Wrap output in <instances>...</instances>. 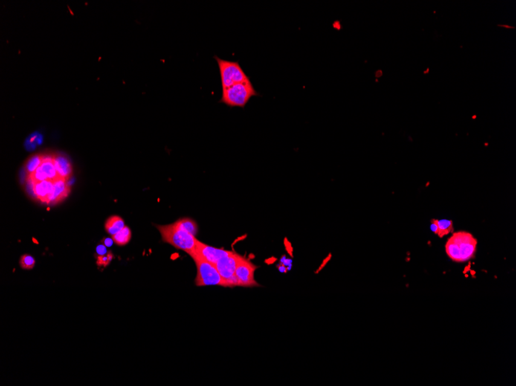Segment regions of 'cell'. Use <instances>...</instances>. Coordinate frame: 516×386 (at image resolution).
<instances>
[{"label":"cell","instance_id":"1","mask_svg":"<svg viewBox=\"0 0 516 386\" xmlns=\"http://www.w3.org/2000/svg\"><path fill=\"white\" fill-rule=\"evenodd\" d=\"M477 245V239L472 234L467 231H459L449 238L445 251L450 260L462 263L474 259Z\"/></svg>","mask_w":516,"mask_h":386},{"label":"cell","instance_id":"2","mask_svg":"<svg viewBox=\"0 0 516 386\" xmlns=\"http://www.w3.org/2000/svg\"><path fill=\"white\" fill-rule=\"evenodd\" d=\"M156 227L160 230L163 242L169 244L177 249L185 251L189 256L194 254L197 242L195 236L178 228L174 224L156 225Z\"/></svg>","mask_w":516,"mask_h":386},{"label":"cell","instance_id":"3","mask_svg":"<svg viewBox=\"0 0 516 386\" xmlns=\"http://www.w3.org/2000/svg\"><path fill=\"white\" fill-rule=\"evenodd\" d=\"M257 96H259V94L256 92L250 80L223 89L222 97L220 102L230 108H244L252 97Z\"/></svg>","mask_w":516,"mask_h":386},{"label":"cell","instance_id":"4","mask_svg":"<svg viewBox=\"0 0 516 386\" xmlns=\"http://www.w3.org/2000/svg\"><path fill=\"white\" fill-rule=\"evenodd\" d=\"M219 67L222 89L230 88L237 83L250 81L249 76L246 74L239 62L226 60L217 56H214Z\"/></svg>","mask_w":516,"mask_h":386},{"label":"cell","instance_id":"5","mask_svg":"<svg viewBox=\"0 0 516 386\" xmlns=\"http://www.w3.org/2000/svg\"><path fill=\"white\" fill-rule=\"evenodd\" d=\"M196 263L197 268V274L196 277V286H210V285H218V286L227 287V283L220 274L216 266L213 264L206 262L200 258H192Z\"/></svg>","mask_w":516,"mask_h":386},{"label":"cell","instance_id":"6","mask_svg":"<svg viewBox=\"0 0 516 386\" xmlns=\"http://www.w3.org/2000/svg\"><path fill=\"white\" fill-rule=\"evenodd\" d=\"M242 258L243 256L241 254H236L234 251H231L230 254L220 259L215 265L220 274L222 276L223 278L227 283V287L233 288V287L238 286L237 279H236L235 272H236L238 263Z\"/></svg>","mask_w":516,"mask_h":386},{"label":"cell","instance_id":"7","mask_svg":"<svg viewBox=\"0 0 516 386\" xmlns=\"http://www.w3.org/2000/svg\"><path fill=\"white\" fill-rule=\"evenodd\" d=\"M257 266L253 265L250 261L243 256L236 267V274L238 286L255 287L259 286L254 279V272Z\"/></svg>","mask_w":516,"mask_h":386},{"label":"cell","instance_id":"8","mask_svg":"<svg viewBox=\"0 0 516 386\" xmlns=\"http://www.w3.org/2000/svg\"><path fill=\"white\" fill-rule=\"evenodd\" d=\"M231 251L214 248V247L206 245V244L197 240L194 254H192L191 258L196 256V257L204 259L206 262L215 265L220 259L230 254Z\"/></svg>","mask_w":516,"mask_h":386},{"label":"cell","instance_id":"9","mask_svg":"<svg viewBox=\"0 0 516 386\" xmlns=\"http://www.w3.org/2000/svg\"><path fill=\"white\" fill-rule=\"evenodd\" d=\"M27 188L30 196L34 198L41 203L47 204L49 198L51 195L53 187V181H47L34 183L30 178H27Z\"/></svg>","mask_w":516,"mask_h":386},{"label":"cell","instance_id":"10","mask_svg":"<svg viewBox=\"0 0 516 386\" xmlns=\"http://www.w3.org/2000/svg\"><path fill=\"white\" fill-rule=\"evenodd\" d=\"M71 188L68 184V181L64 178H59L53 181V190L49 198L47 204L49 205H55L59 204L63 200L65 199L69 195Z\"/></svg>","mask_w":516,"mask_h":386},{"label":"cell","instance_id":"11","mask_svg":"<svg viewBox=\"0 0 516 386\" xmlns=\"http://www.w3.org/2000/svg\"><path fill=\"white\" fill-rule=\"evenodd\" d=\"M53 161L59 178L68 181L72 175V166L69 159L63 154H53Z\"/></svg>","mask_w":516,"mask_h":386},{"label":"cell","instance_id":"12","mask_svg":"<svg viewBox=\"0 0 516 386\" xmlns=\"http://www.w3.org/2000/svg\"><path fill=\"white\" fill-rule=\"evenodd\" d=\"M125 227V221L121 217L111 216L105 221V229L107 233L114 236Z\"/></svg>","mask_w":516,"mask_h":386},{"label":"cell","instance_id":"13","mask_svg":"<svg viewBox=\"0 0 516 386\" xmlns=\"http://www.w3.org/2000/svg\"><path fill=\"white\" fill-rule=\"evenodd\" d=\"M173 224L175 227L185 230L186 232L192 234L195 237L197 234V224L193 220L190 219V218H181V219L177 220Z\"/></svg>","mask_w":516,"mask_h":386},{"label":"cell","instance_id":"14","mask_svg":"<svg viewBox=\"0 0 516 386\" xmlns=\"http://www.w3.org/2000/svg\"><path fill=\"white\" fill-rule=\"evenodd\" d=\"M435 221H436V225H438V233H436V235L441 238V239L454 231V225H453L452 221L447 219H435Z\"/></svg>","mask_w":516,"mask_h":386},{"label":"cell","instance_id":"15","mask_svg":"<svg viewBox=\"0 0 516 386\" xmlns=\"http://www.w3.org/2000/svg\"><path fill=\"white\" fill-rule=\"evenodd\" d=\"M111 239H113L114 243H115L116 245L118 246H124L130 242L131 239H132V231L129 227L125 226L118 233L114 234V236H111Z\"/></svg>","mask_w":516,"mask_h":386},{"label":"cell","instance_id":"16","mask_svg":"<svg viewBox=\"0 0 516 386\" xmlns=\"http://www.w3.org/2000/svg\"><path fill=\"white\" fill-rule=\"evenodd\" d=\"M42 162L43 155L41 154H36V155L29 158L25 165V170H27V174L30 175V174L33 173L41 166Z\"/></svg>","mask_w":516,"mask_h":386},{"label":"cell","instance_id":"17","mask_svg":"<svg viewBox=\"0 0 516 386\" xmlns=\"http://www.w3.org/2000/svg\"><path fill=\"white\" fill-rule=\"evenodd\" d=\"M36 261L30 254H24L19 259V265L23 269L31 270L34 268Z\"/></svg>","mask_w":516,"mask_h":386},{"label":"cell","instance_id":"18","mask_svg":"<svg viewBox=\"0 0 516 386\" xmlns=\"http://www.w3.org/2000/svg\"><path fill=\"white\" fill-rule=\"evenodd\" d=\"M112 259L113 254L111 252L107 253L106 254H104V255H98L97 258V266L105 268V267L108 266L111 263Z\"/></svg>","mask_w":516,"mask_h":386},{"label":"cell","instance_id":"19","mask_svg":"<svg viewBox=\"0 0 516 386\" xmlns=\"http://www.w3.org/2000/svg\"><path fill=\"white\" fill-rule=\"evenodd\" d=\"M96 251H97V253L98 255H104V254H106V246H105V245H98V246L97 247V250H96Z\"/></svg>","mask_w":516,"mask_h":386},{"label":"cell","instance_id":"20","mask_svg":"<svg viewBox=\"0 0 516 386\" xmlns=\"http://www.w3.org/2000/svg\"><path fill=\"white\" fill-rule=\"evenodd\" d=\"M430 230H431L432 232L434 233L435 234H436V233H438V225H436L435 219L431 220V224H430Z\"/></svg>","mask_w":516,"mask_h":386},{"label":"cell","instance_id":"21","mask_svg":"<svg viewBox=\"0 0 516 386\" xmlns=\"http://www.w3.org/2000/svg\"><path fill=\"white\" fill-rule=\"evenodd\" d=\"M113 242H114V241H113L112 239H105L104 240V245L106 247H111L112 245Z\"/></svg>","mask_w":516,"mask_h":386},{"label":"cell","instance_id":"22","mask_svg":"<svg viewBox=\"0 0 516 386\" xmlns=\"http://www.w3.org/2000/svg\"><path fill=\"white\" fill-rule=\"evenodd\" d=\"M500 27H505V28H509V29H513V28H514V27H508V26H502V25H501Z\"/></svg>","mask_w":516,"mask_h":386}]
</instances>
